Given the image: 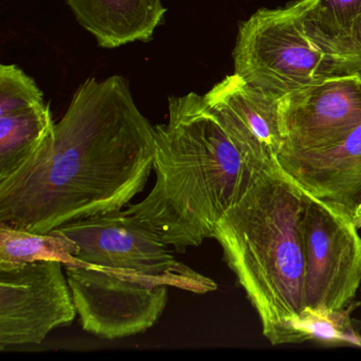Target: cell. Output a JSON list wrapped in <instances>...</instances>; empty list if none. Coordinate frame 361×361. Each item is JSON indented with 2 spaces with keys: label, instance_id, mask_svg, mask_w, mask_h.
Wrapping results in <instances>:
<instances>
[{
  "label": "cell",
  "instance_id": "6da1fadb",
  "mask_svg": "<svg viewBox=\"0 0 361 361\" xmlns=\"http://www.w3.org/2000/svg\"><path fill=\"white\" fill-rule=\"evenodd\" d=\"M155 126L120 75L90 78L41 149L0 180V223L37 233L122 210L147 185Z\"/></svg>",
  "mask_w": 361,
  "mask_h": 361
},
{
  "label": "cell",
  "instance_id": "7a4b0ae2",
  "mask_svg": "<svg viewBox=\"0 0 361 361\" xmlns=\"http://www.w3.org/2000/svg\"><path fill=\"white\" fill-rule=\"evenodd\" d=\"M168 106V123L155 126V185L126 211L185 253L213 238L257 168L247 164L204 96H172Z\"/></svg>",
  "mask_w": 361,
  "mask_h": 361
},
{
  "label": "cell",
  "instance_id": "3957f363",
  "mask_svg": "<svg viewBox=\"0 0 361 361\" xmlns=\"http://www.w3.org/2000/svg\"><path fill=\"white\" fill-rule=\"evenodd\" d=\"M304 209L303 189L276 161L255 171L215 228L224 261L269 341L305 307Z\"/></svg>",
  "mask_w": 361,
  "mask_h": 361
},
{
  "label": "cell",
  "instance_id": "277c9868",
  "mask_svg": "<svg viewBox=\"0 0 361 361\" xmlns=\"http://www.w3.org/2000/svg\"><path fill=\"white\" fill-rule=\"evenodd\" d=\"M234 73L276 99L329 77V59L303 25L302 0L279 9H259L238 28Z\"/></svg>",
  "mask_w": 361,
  "mask_h": 361
},
{
  "label": "cell",
  "instance_id": "5b68a950",
  "mask_svg": "<svg viewBox=\"0 0 361 361\" xmlns=\"http://www.w3.org/2000/svg\"><path fill=\"white\" fill-rule=\"evenodd\" d=\"M54 232L77 245L78 259L101 269L200 295L217 289L212 279L176 261L168 245L126 210L80 219Z\"/></svg>",
  "mask_w": 361,
  "mask_h": 361
},
{
  "label": "cell",
  "instance_id": "8992f818",
  "mask_svg": "<svg viewBox=\"0 0 361 361\" xmlns=\"http://www.w3.org/2000/svg\"><path fill=\"white\" fill-rule=\"evenodd\" d=\"M303 191L305 307L343 310L360 288L359 228L348 207Z\"/></svg>",
  "mask_w": 361,
  "mask_h": 361
},
{
  "label": "cell",
  "instance_id": "52a82bcc",
  "mask_svg": "<svg viewBox=\"0 0 361 361\" xmlns=\"http://www.w3.org/2000/svg\"><path fill=\"white\" fill-rule=\"evenodd\" d=\"M60 262L0 264V350L41 344L78 312Z\"/></svg>",
  "mask_w": 361,
  "mask_h": 361
},
{
  "label": "cell",
  "instance_id": "ba28073f",
  "mask_svg": "<svg viewBox=\"0 0 361 361\" xmlns=\"http://www.w3.org/2000/svg\"><path fill=\"white\" fill-rule=\"evenodd\" d=\"M84 331L114 340L145 333L168 303V286L141 282L82 261L64 266Z\"/></svg>",
  "mask_w": 361,
  "mask_h": 361
},
{
  "label": "cell",
  "instance_id": "9c48e42d",
  "mask_svg": "<svg viewBox=\"0 0 361 361\" xmlns=\"http://www.w3.org/2000/svg\"><path fill=\"white\" fill-rule=\"evenodd\" d=\"M282 153L326 149L361 124V73L329 75L280 100Z\"/></svg>",
  "mask_w": 361,
  "mask_h": 361
},
{
  "label": "cell",
  "instance_id": "30bf717a",
  "mask_svg": "<svg viewBox=\"0 0 361 361\" xmlns=\"http://www.w3.org/2000/svg\"><path fill=\"white\" fill-rule=\"evenodd\" d=\"M204 98L247 164L262 168L276 162L285 145L280 99L235 73L215 84Z\"/></svg>",
  "mask_w": 361,
  "mask_h": 361
},
{
  "label": "cell",
  "instance_id": "8fae6325",
  "mask_svg": "<svg viewBox=\"0 0 361 361\" xmlns=\"http://www.w3.org/2000/svg\"><path fill=\"white\" fill-rule=\"evenodd\" d=\"M49 104L32 78L0 66V180L28 161L54 132Z\"/></svg>",
  "mask_w": 361,
  "mask_h": 361
},
{
  "label": "cell",
  "instance_id": "7c38bea8",
  "mask_svg": "<svg viewBox=\"0 0 361 361\" xmlns=\"http://www.w3.org/2000/svg\"><path fill=\"white\" fill-rule=\"evenodd\" d=\"M279 166L302 189L353 211L361 202V124L340 142L317 151L282 153Z\"/></svg>",
  "mask_w": 361,
  "mask_h": 361
},
{
  "label": "cell",
  "instance_id": "4fadbf2b",
  "mask_svg": "<svg viewBox=\"0 0 361 361\" xmlns=\"http://www.w3.org/2000/svg\"><path fill=\"white\" fill-rule=\"evenodd\" d=\"M75 20L107 49L149 42L164 22L161 0H66Z\"/></svg>",
  "mask_w": 361,
  "mask_h": 361
},
{
  "label": "cell",
  "instance_id": "5bb4252c",
  "mask_svg": "<svg viewBox=\"0 0 361 361\" xmlns=\"http://www.w3.org/2000/svg\"><path fill=\"white\" fill-rule=\"evenodd\" d=\"M359 305L361 303L353 302L338 310L304 307L295 319L283 325L269 342L278 345L316 340L333 345L361 346L360 335L350 317Z\"/></svg>",
  "mask_w": 361,
  "mask_h": 361
},
{
  "label": "cell",
  "instance_id": "9a60e30c",
  "mask_svg": "<svg viewBox=\"0 0 361 361\" xmlns=\"http://www.w3.org/2000/svg\"><path fill=\"white\" fill-rule=\"evenodd\" d=\"M77 249L73 240L56 232L37 233L0 223V264L54 261L79 266Z\"/></svg>",
  "mask_w": 361,
  "mask_h": 361
},
{
  "label": "cell",
  "instance_id": "2e32d148",
  "mask_svg": "<svg viewBox=\"0 0 361 361\" xmlns=\"http://www.w3.org/2000/svg\"><path fill=\"white\" fill-rule=\"evenodd\" d=\"M303 25L321 48L343 37L361 16V0H302Z\"/></svg>",
  "mask_w": 361,
  "mask_h": 361
},
{
  "label": "cell",
  "instance_id": "e0dca14e",
  "mask_svg": "<svg viewBox=\"0 0 361 361\" xmlns=\"http://www.w3.org/2000/svg\"><path fill=\"white\" fill-rule=\"evenodd\" d=\"M329 59V75L361 73V16L350 30L323 47Z\"/></svg>",
  "mask_w": 361,
  "mask_h": 361
},
{
  "label": "cell",
  "instance_id": "ac0fdd59",
  "mask_svg": "<svg viewBox=\"0 0 361 361\" xmlns=\"http://www.w3.org/2000/svg\"><path fill=\"white\" fill-rule=\"evenodd\" d=\"M352 214L357 227L361 229V202L353 209Z\"/></svg>",
  "mask_w": 361,
  "mask_h": 361
},
{
  "label": "cell",
  "instance_id": "d6986e66",
  "mask_svg": "<svg viewBox=\"0 0 361 361\" xmlns=\"http://www.w3.org/2000/svg\"><path fill=\"white\" fill-rule=\"evenodd\" d=\"M360 290H361V288H360Z\"/></svg>",
  "mask_w": 361,
  "mask_h": 361
}]
</instances>
